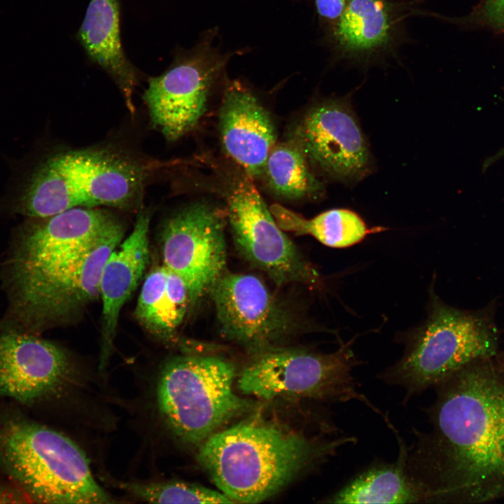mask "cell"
Instances as JSON below:
<instances>
[{"instance_id": "cell-1", "label": "cell", "mask_w": 504, "mask_h": 504, "mask_svg": "<svg viewBox=\"0 0 504 504\" xmlns=\"http://www.w3.org/2000/svg\"><path fill=\"white\" fill-rule=\"evenodd\" d=\"M432 429L419 437L410 473L424 502L484 503L504 495V372L489 359L439 384Z\"/></svg>"}, {"instance_id": "cell-2", "label": "cell", "mask_w": 504, "mask_h": 504, "mask_svg": "<svg viewBox=\"0 0 504 504\" xmlns=\"http://www.w3.org/2000/svg\"><path fill=\"white\" fill-rule=\"evenodd\" d=\"M354 441L318 442L274 423L245 421L204 441L197 461L233 503H257L274 496L316 461Z\"/></svg>"}, {"instance_id": "cell-3", "label": "cell", "mask_w": 504, "mask_h": 504, "mask_svg": "<svg viewBox=\"0 0 504 504\" xmlns=\"http://www.w3.org/2000/svg\"><path fill=\"white\" fill-rule=\"evenodd\" d=\"M0 470L31 502L113 503L77 444L6 404H0Z\"/></svg>"}, {"instance_id": "cell-4", "label": "cell", "mask_w": 504, "mask_h": 504, "mask_svg": "<svg viewBox=\"0 0 504 504\" xmlns=\"http://www.w3.org/2000/svg\"><path fill=\"white\" fill-rule=\"evenodd\" d=\"M497 331L488 312H471L435 298L428 318L411 336L402 357L381 379L404 388L406 398L439 385L497 350Z\"/></svg>"}, {"instance_id": "cell-5", "label": "cell", "mask_w": 504, "mask_h": 504, "mask_svg": "<svg viewBox=\"0 0 504 504\" xmlns=\"http://www.w3.org/2000/svg\"><path fill=\"white\" fill-rule=\"evenodd\" d=\"M235 369L216 356L187 354L164 365L158 385L160 410L175 435L202 443L250 407L233 391Z\"/></svg>"}, {"instance_id": "cell-6", "label": "cell", "mask_w": 504, "mask_h": 504, "mask_svg": "<svg viewBox=\"0 0 504 504\" xmlns=\"http://www.w3.org/2000/svg\"><path fill=\"white\" fill-rule=\"evenodd\" d=\"M124 232L116 218L73 259L6 286L9 307L3 322L37 333L96 300L104 265Z\"/></svg>"}, {"instance_id": "cell-7", "label": "cell", "mask_w": 504, "mask_h": 504, "mask_svg": "<svg viewBox=\"0 0 504 504\" xmlns=\"http://www.w3.org/2000/svg\"><path fill=\"white\" fill-rule=\"evenodd\" d=\"M355 364L348 344L328 354L273 348L255 354L241 370L237 384L242 393L264 400L285 396L356 400L384 416L357 391L351 374Z\"/></svg>"}, {"instance_id": "cell-8", "label": "cell", "mask_w": 504, "mask_h": 504, "mask_svg": "<svg viewBox=\"0 0 504 504\" xmlns=\"http://www.w3.org/2000/svg\"><path fill=\"white\" fill-rule=\"evenodd\" d=\"M242 172L231 178L225 192L227 216L241 254L278 286L322 287L319 273L277 225L253 178Z\"/></svg>"}, {"instance_id": "cell-9", "label": "cell", "mask_w": 504, "mask_h": 504, "mask_svg": "<svg viewBox=\"0 0 504 504\" xmlns=\"http://www.w3.org/2000/svg\"><path fill=\"white\" fill-rule=\"evenodd\" d=\"M226 61L207 43H200L178 52L168 69L148 79L143 99L151 125L167 141H174L197 126Z\"/></svg>"}, {"instance_id": "cell-10", "label": "cell", "mask_w": 504, "mask_h": 504, "mask_svg": "<svg viewBox=\"0 0 504 504\" xmlns=\"http://www.w3.org/2000/svg\"><path fill=\"white\" fill-rule=\"evenodd\" d=\"M225 215L211 204L195 202L164 224V265L185 282L189 308L196 304L225 271Z\"/></svg>"}, {"instance_id": "cell-11", "label": "cell", "mask_w": 504, "mask_h": 504, "mask_svg": "<svg viewBox=\"0 0 504 504\" xmlns=\"http://www.w3.org/2000/svg\"><path fill=\"white\" fill-rule=\"evenodd\" d=\"M209 293L222 334L255 355L295 330L290 309L255 276L225 271Z\"/></svg>"}, {"instance_id": "cell-12", "label": "cell", "mask_w": 504, "mask_h": 504, "mask_svg": "<svg viewBox=\"0 0 504 504\" xmlns=\"http://www.w3.org/2000/svg\"><path fill=\"white\" fill-rule=\"evenodd\" d=\"M290 138L312 166L336 181L355 184L371 172L368 141L346 99H328L314 105Z\"/></svg>"}, {"instance_id": "cell-13", "label": "cell", "mask_w": 504, "mask_h": 504, "mask_svg": "<svg viewBox=\"0 0 504 504\" xmlns=\"http://www.w3.org/2000/svg\"><path fill=\"white\" fill-rule=\"evenodd\" d=\"M71 371L66 351L36 333L0 324V398L32 407L62 391Z\"/></svg>"}, {"instance_id": "cell-14", "label": "cell", "mask_w": 504, "mask_h": 504, "mask_svg": "<svg viewBox=\"0 0 504 504\" xmlns=\"http://www.w3.org/2000/svg\"><path fill=\"white\" fill-rule=\"evenodd\" d=\"M59 160L73 188L88 207H125L142 194L146 172L106 149L63 151Z\"/></svg>"}, {"instance_id": "cell-15", "label": "cell", "mask_w": 504, "mask_h": 504, "mask_svg": "<svg viewBox=\"0 0 504 504\" xmlns=\"http://www.w3.org/2000/svg\"><path fill=\"white\" fill-rule=\"evenodd\" d=\"M219 130L225 153L246 174H263L276 143L271 117L252 92L237 82L226 88L219 113Z\"/></svg>"}, {"instance_id": "cell-16", "label": "cell", "mask_w": 504, "mask_h": 504, "mask_svg": "<svg viewBox=\"0 0 504 504\" xmlns=\"http://www.w3.org/2000/svg\"><path fill=\"white\" fill-rule=\"evenodd\" d=\"M387 0H349L331 25L332 38L342 59L370 64L394 50L400 36L401 10Z\"/></svg>"}, {"instance_id": "cell-17", "label": "cell", "mask_w": 504, "mask_h": 504, "mask_svg": "<svg viewBox=\"0 0 504 504\" xmlns=\"http://www.w3.org/2000/svg\"><path fill=\"white\" fill-rule=\"evenodd\" d=\"M150 215L141 211L130 235L110 253L101 275L102 302L99 369L106 366L113 349L120 311L136 288L149 260Z\"/></svg>"}, {"instance_id": "cell-18", "label": "cell", "mask_w": 504, "mask_h": 504, "mask_svg": "<svg viewBox=\"0 0 504 504\" xmlns=\"http://www.w3.org/2000/svg\"><path fill=\"white\" fill-rule=\"evenodd\" d=\"M77 38L89 59L117 85L134 113L133 95L141 75L122 47L118 0H90Z\"/></svg>"}, {"instance_id": "cell-19", "label": "cell", "mask_w": 504, "mask_h": 504, "mask_svg": "<svg viewBox=\"0 0 504 504\" xmlns=\"http://www.w3.org/2000/svg\"><path fill=\"white\" fill-rule=\"evenodd\" d=\"M189 308L185 282L164 265L146 277L137 301L135 315L153 335L171 340Z\"/></svg>"}, {"instance_id": "cell-20", "label": "cell", "mask_w": 504, "mask_h": 504, "mask_svg": "<svg viewBox=\"0 0 504 504\" xmlns=\"http://www.w3.org/2000/svg\"><path fill=\"white\" fill-rule=\"evenodd\" d=\"M400 444L398 459L372 466L332 496L331 503H415L424 502V492L407 468V451Z\"/></svg>"}, {"instance_id": "cell-21", "label": "cell", "mask_w": 504, "mask_h": 504, "mask_svg": "<svg viewBox=\"0 0 504 504\" xmlns=\"http://www.w3.org/2000/svg\"><path fill=\"white\" fill-rule=\"evenodd\" d=\"M270 210L284 231L310 235L332 248L351 246L368 234L382 230L381 227L369 228L357 213L348 209H330L310 219L278 204L270 206Z\"/></svg>"}, {"instance_id": "cell-22", "label": "cell", "mask_w": 504, "mask_h": 504, "mask_svg": "<svg viewBox=\"0 0 504 504\" xmlns=\"http://www.w3.org/2000/svg\"><path fill=\"white\" fill-rule=\"evenodd\" d=\"M310 162L293 139L276 143L265 166L270 189L277 195L290 200L315 197L323 191V184L314 175Z\"/></svg>"}, {"instance_id": "cell-23", "label": "cell", "mask_w": 504, "mask_h": 504, "mask_svg": "<svg viewBox=\"0 0 504 504\" xmlns=\"http://www.w3.org/2000/svg\"><path fill=\"white\" fill-rule=\"evenodd\" d=\"M122 487L150 503H234L222 492L187 482L127 483Z\"/></svg>"}, {"instance_id": "cell-24", "label": "cell", "mask_w": 504, "mask_h": 504, "mask_svg": "<svg viewBox=\"0 0 504 504\" xmlns=\"http://www.w3.org/2000/svg\"><path fill=\"white\" fill-rule=\"evenodd\" d=\"M428 15L460 25L487 28L504 32V0H481L475 9L464 17L447 18L433 13Z\"/></svg>"}, {"instance_id": "cell-25", "label": "cell", "mask_w": 504, "mask_h": 504, "mask_svg": "<svg viewBox=\"0 0 504 504\" xmlns=\"http://www.w3.org/2000/svg\"><path fill=\"white\" fill-rule=\"evenodd\" d=\"M349 0H315L318 15L332 24L342 13Z\"/></svg>"}, {"instance_id": "cell-26", "label": "cell", "mask_w": 504, "mask_h": 504, "mask_svg": "<svg viewBox=\"0 0 504 504\" xmlns=\"http://www.w3.org/2000/svg\"><path fill=\"white\" fill-rule=\"evenodd\" d=\"M31 503L27 493L15 483L0 482V503Z\"/></svg>"}, {"instance_id": "cell-27", "label": "cell", "mask_w": 504, "mask_h": 504, "mask_svg": "<svg viewBox=\"0 0 504 504\" xmlns=\"http://www.w3.org/2000/svg\"><path fill=\"white\" fill-rule=\"evenodd\" d=\"M504 157V147L501 148L499 151H498L496 154H494L493 156L489 157L486 160H484L483 165H482V170L485 171L491 165H492L493 163H495L496 161L499 160L502 158Z\"/></svg>"}, {"instance_id": "cell-28", "label": "cell", "mask_w": 504, "mask_h": 504, "mask_svg": "<svg viewBox=\"0 0 504 504\" xmlns=\"http://www.w3.org/2000/svg\"><path fill=\"white\" fill-rule=\"evenodd\" d=\"M392 2L398 6H402L405 8H413L414 6H416L419 4L425 2L428 0H387Z\"/></svg>"}]
</instances>
